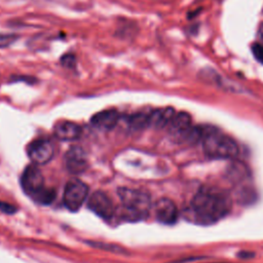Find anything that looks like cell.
I'll list each match as a JSON object with an SVG mask.
<instances>
[{"label":"cell","mask_w":263,"mask_h":263,"mask_svg":"<svg viewBox=\"0 0 263 263\" xmlns=\"http://www.w3.org/2000/svg\"><path fill=\"white\" fill-rule=\"evenodd\" d=\"M230 203L226 195L214 189L198 191L191 200L190 210L198 223L211 224L223 218L229 211Z\"/></svg>","instance_id":"6da1fadb"},{"label":"cell","mask_w":263,"mask_h":263,"mask_svg":"<svg viewBox=\"0 0 263 263\" xmlns=\"http://www.w3.org/2000/svg\"><path fill=\"white\" fill-rule=\"evenodd\" d=\"M118 196L122 202L121 216L127 221H139L148 216L151 208L150 196L138 189L121 187Z\"/></svg>","instance_id":"7a4b0ae2"},{"label":"cell","mask_w":263,"mask_h":263,"mask_svg":"<svg viewBox=\"0 0 263 263\" xmlns=\"http://www.w3.org/2000/svg\"><path fill=\"white\" fill-rule=\"evenodd\" d=\"M204 151L215 158H234L238 155L237 143L230 137L211 127L202 140Z\"/></svg>","instance_id":"3957f363"},{"label":"cell","mask_w":263,"mask_h":263,"mask_svg":"<svg viewBox=\"0 0 263 263\" xmlns=\"http://www.w3.org/2000/svg\"><path fill=\"white\" fill-rule=\"evenodd\" d=\"M88 193V187L85 183L78 179L70 180L64 190V204L65 206L71 211H78L83 202L86 199Z\"/></svg>","instance_id":"277c9868"},{"label":"cell","mask_w":263,"mask_h":263,"mask_svg":"<svg viewBox=\"0 0 263 263\" xmlns=\"http://www.w3.org/2000/svg\"><path fill=\"white\" fill-rule=\"evenodd\" d=\"M21 184L24 191L32 197L44 188L42 173L36 164H31L25 168L21 177Z\"/></svg>","instance_id":"5b68a950"},{"label":"cell","mask_w":263,"mask_h":263,"mask_svg":"<svg viewBox=\"0 0 263 263\" xmlns=\"http://www.w3.org/2000/svg\"><path fill=\"white\" fill-rule=\"evenodd\" d=\"M27 151L34 164H45L53 156V145L48 139H37L29 144Z\"/></svg>","instance_id":"8992f818"},{"label":"cell","mask_w":263,"mask_h":263,"mask_svg":"<svg viewBox=\"0 0 263 263\" xmlns=\"http://www.w3.org/2000/svg\"><path fill=\"white\" fill-rule=\"evenodd\" d=\"M87 206L96 215L103 219H110L115 213V209L110 197L103 191H96L89 197Z\"/></svg>","instance_id":"52a82bcc"},{"label":"cell","mask_w":263,"mask_h":263,"mask_svg":"<svg viewBox=\"0 0 263 263\" xmlns=\"http://www.w3.org/2000/svg\"><path fill=\"white\" fill-rule=\"evenodd\" d=\"M155 217L158 222L165 225H173L177 222L179 212L175 202L168 198H160L154 205Z\"/></svg>","instance_id":"ba28073f"},{"label":"cell","mask_w":263,"mask_h":263,"mask_svg":"<svg viewBox=\"0 0 263 263\" xmlns=\"http://www.w3.org/2000/svg\"><path fill=\"white\" fill-rule=\"evenodd\" d=\"M65 164L72 174H80L87 167V158L85 151L79 146H72L65 155Z\"/></svg>","instance_id":"9c48e42d"},{"label":"cell","mask_w":263,"mask_h":263,"mask_svg":"<svg viewBox=\"0 0 263 263\" xmlns=\"http://www.w3.org/2000/svg\"><path fill=\"white\" fill-rule=\"evenodd\" d=\"M54 136L62 141H74L81 135V127L72 121L61 120L53 127Z\"/></svg>","instance_id":"30bf717a"},{"label":"cell","mask_w":263,"mask_h":263,"mask_svg":"<svg viewBox=\"0 0 263 263\" xmlns=\"http://www.w3.org/2000/svg\"><path fill=\"white\" fill-rule=\"evenodd\" d=\"M119 120V114L115 109L104 110L98 112L91 117V124L102 130H110L112 129Z\"/></svg>","instance_id":"8fae6325"},{"label":"cell","mask_w":263,"mask_h":263,"mask_svg":"<svg viewBox=\"0 0 263 263\" xmlns=\"http://www.w3.org/2000/svg\"><path fill=\"white\" fill-rule=\"evenodd\" d=\"M175 114V110L170 107L164 109H157L149 114V125L158 128L164 127L168 125Z\"/></svg>","instance_id":"7c38bea8"},{"label":"cell","mask_w":263,"mask_h":263,"mask_svg":"<svg viewBox=\"0 0 263 263\" xmlns=\"http://www.w3.org/2000/svg\"><path fill=\"white\" fill-rule=\"evenodd\" d=\"M167 126L173 135L178 136L191 126V116L187 112L176 113Z\"/></svg>","instance_id":"4fadbf2b"},{"label":"cell","mask_w":263,"mask_h":263,"mask_svg":"<svg viewBox=\"0 0 263 263\" xmlns=\"http://www.w3.org/2000/svg\"><path fill=\"white\" fill-rule=\"evenodd\" d=\"M227 175L231 181H233L235 183L241 182L242 180H245L248 177V168L241 162H233L228 167Z\"/></svg>","instance_id":"5bb4252c"},{"label":"cell","mask_w":263,"mask_h":263,"mask_svg":"<svg viewBox=\"0 0 263 263\" xmlns=\"http://www.w3.org/2000/svg\"><path fill=\"white\" fill-rule=\"evenodd\" d=\"M128 124L133 129H141L149 125V114L139 112L128 117Z\"/></svg>","instance_id":"9a60e30c"},{"label":"cell","mask_w":263,"mask_h":263,"mask_svg":"<svg viewBox=\"0 0 263 263\" xmlns=\"http://www.w3.org/2000/svg\"><path fill=\"white\" fill-rule=\"evenodd\" d=\"M54 197H55L54 191L44 187L40 192H38L36 195L33 196V199L36 200L39 203L48 204V203H50L54 199Z\"/></svg>","instance_id":"2e32d148"},{"label":"cell","mask_w":263,"mask_h":263,"mask_svg":"<svg viewBox=\"0 0 263 263\" xmlns=\"http://www.w3.org/2000/svg\"><path fill=\"white\" fill-rule=\"evenodd\" d=\"M18 36L15 34H0V48L7 47L17 40Z\"/></svg>","instance_id":"e0dca14e"},{"label":"cell","mask_w":263,"mask_h":263,"mask_svg":"<svg viewBox=\"0 0 263 263\" xmlns=\"http://www.w3.org/2000/svg\"><path fill=\"white\" fill-rule=\"evenodd\" d=\"M61 64L66 68H73L76 64V58L73 53H66L61 57Z\"/></svg>","instance_id":"ac0fdd59"},{"label":"cell","mask_w":263,"mask_h":263,"mask_svg":"<svg viewBox=\"0 0 263 263\" xmlns=\"http://www.w3.org/2000/svg\"><path fill=\"white\" fill-rule=\"evenodd\" d=\"M252 52L255 57V59L263 64V44L255 43L252 46Z\"/></svg>","instance_id":"d6986e66"},{"label":"cell","mask_w":263,"mask_h":263,"mask_svg":"<svg viewBox=\"0 0 263 263\" xmlns=\"http://www.w3.org/2000/svg\"><path fill=\"white\" fill-rule=\"evenodd\" d=\"M0 212L4 214H13L16 212V208L8 202L0 201Z\"/></svg>","instance_id":"ffe728a7"},{"label":"cell","mask_w":263,"mask_h":263,"mask_svg":"<svg viewBox=\"0 0 263 263\" xmlns=\"http://www.w3.org/2000/svg\"><path fill=\"white\" fill-rule=\"evenodd\" d=\"M258 35H259L260 40H261V41H262V43H263V24H261V26H260V28H259Z\"/></svg>","instance_id":"44dd1931"}]
</instances>
